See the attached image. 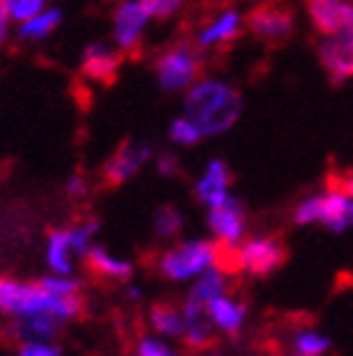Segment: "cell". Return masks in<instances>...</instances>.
I'll return each mask as SVG.
<instances>
[{
	"label": "cell",
	"instance_id": "cell-1",
	"mask_svg": "<svg viewBox=\"0 0 353 356\" xmlns=\"http://www.w3.org/2000/svg\"><path fill=\"white\" fill-rule=\"evenodd\" d=\"M183 109L203 136H217L238 124L243 114V95L238 87L222 79H203L188 89Z\"/></svg>",
	"mask_w": 353,
	"mask_h": 356
},
{
	"label": "cell",
	"instance_id": "cell-2",
	"mask_svg": "<svg viewBox=\"0 0 353 356\" xmlns=\"http://www.w3.org/2000/svg\"><path fill=\"white\" fill-rule=\"evenodd\" d=\"M84 312L82 295L55 297L40 282H20L8 275H0V314L28 317V314H52L60 322L77 319Z\"/></svg>",
	"mask_w": 353,
	"mask_h": 356
},
{
	"label": "cell",
	"instance_id": "cell-3",
	"mask_svg": "<svg viewBox=\"0 0 353 356\" xmlns=\"http://www.w3.org/2000/svg\"><path fill=\"white\" fill-rule=\"evenodd\" d=\"M203 50L190 40H178L161 50L156 57V77L163 92H183L190 89L203 72Z\"/></svg>",
	"mask_w": 353,
	"mask_h": 356
},
{
	"label": "cell",
	"instance_id": "cell-4",
	"mask_svg": "<svg viewBox=\"0 0 353 356\" xmlns=\"http://www.w3.org/2000/svg\"><path fill=\"white\" fill-rule=\"evenodd\" d=\"M222 248L210 240H186L173 245L158 260V273L173 282L198 277L210 267H220Z\"/></svg>",
	"mask_w": 353,
	"mask_h": 356
},
{
	"label": "cell",
	"instance_id": "cell-5",
	"mask_svg": "<svg viewBox=\"0 0 353 356\" xmlns=\"http://www.w3.org/2000/svg\"><path fill=\"white\" fill-rule=\"evenodd\" d=\"M97 218H82L69 228L50 230L47 235V265L55 270V275L69 277L74 273V260L84 257L92 248V238L99 233Z\"/></svg>",
	"mask_w": 353,
	"mask_h": 356
},
{
	"label": "cell",
	"instance_id": "cell-6",
	"mask_svg": "<svg viewBox=\"0 0 353 356\" xmlns=\"http://www.w3.org/2000/svg\"><path fill=\"white\" fill-rule=\"evenodd\" d=\"M232 260L230 270L232 273L252 275V277H270L279 270L289 257L287 245L281 243L274 235H254V238L245 240L243 245L232 248Z\"/></svg>",
	"mask_w": 353,
	"mask_h": 356
},
{
	"label": "cell",
	"instance_id": "cell-7",
	"mask_svg": "<svg viewBox=\"0 0 353 356\" xmlns=\"http://www.w3.org/2000/svg\"><path fill=\"white\" fill-rule=\"evenodd\" d=\"M245 25L254 38L265 42H287L297 28V17L289 6L281 3H260L245 15Z\"/></svg>",
	"mask_w": 353,
	"mask_h": 356
},
{
	"label": "cell",
	"instance_id": "cell-8",
	"mask_svg": "<svg viewBox=\"0 0 353 356\" xmlns=\"http://www.w3.org/2000/svg\"><path fill=\"white\" fill-rule=\"evenodd\" d=\"M149 159H154L151 144H136L129 139L122 141L101 166V184L106 188H119V186L129 184L146 166Z\"/></svg>",
	"mask_w": 353,
	"mask_h": 356
},
{
	"label": "cell",
	"instance_id": "cell-9",
	"mask_svg": "<svg viewBox=\"0 0 353 356\" xmlns=\"http://www.w3.org/2000/svg\"><path fill=\"white\" fill-rule=\"evenodd\" d=\"M208 228L217 238V243H222L225 248H235L243 240L245 228H247V213H245L243 203L230 193L217 206H210Z\"/></svg>",
	"mask_w": 353,
	"mask_h": 356
},
{
	"label": "cell",
	"instance_id": "cell-10",
	"mask_svg": "<svg viewBox=\"0 0 353 356\" xmlns=\"http://www.w3.org/2000/svg\"><path fill=\"white\" fill-rule=\"evenodd\" d=\"M306 13L324 38L353 35V0H306Z\"/></svg>",
	"mask_w": 353,
	"mask_h": 356
},
{
	"label": "cell",
	"instance_id": "cell-11",
	"mask_svg": "<svg viewBox=\"0 0 353 356\" xmlns=\"http://www.w3.org/2000/svg\"><path fill=\"white\" fill-rule=\"evenodd\" d=\"M146 22H149V15H146L144 6L138 0H122L114 10V42L119 47V52L124 55H133L141 44V38H144Z\"/></svg>",
	"mask_w": 353,
	"mask_h": 356
},
{
	"label": "cell",
	"instance_id": "cell-12",
	"mask_svg": "<svg viewBox=\"0 0 353 356\" xmlns=\"http://www.w3.org/2000/svg\"><path fill=\"white\" fill-rule=\"evenodd\" d=\"M316 55L331 84H346L353 79V35L324 38L316 47Z\"/></svg>",
	"mask_w": 353,
	"mask_h": 356
},
{
	"label": "cell",
	"instance_id": "cell-13",
	"mask_svg": "<svg viewBox=\"0 0 353 356\" xmlns=\"http://www.w3.org/2000/svg\"><path fill=\"white\" fill-rule=\"evenodd\" d=\"M181 309H183V339H186V344L195 351L210 349L213 341H215V334H213L215 324H213V319L208 314V305L186 297Z\"/></svg>",
	"mask_w": 353,
	"mask_h": 356
},
{
	"label": "cell",
	"instance_id": "cell-14",
	"mask_svg": "<svg viewBox=\"0 0 353 356\" xmlns=\"http://www.w3.org/2000/svg\"><path fill=\"white\" fill-rule=\"evenodd\" d=\"M122 52H116L114 47L104 42H92L84 47L82 52V74L87 79H94V82L101 84H111L116 77H119V70H122Z\"/></svg>",
	"mask_w": 353,
	"mask_h": 356
},
{
	"label": "cell",
	"instance_id": "cell-15",
	"mask_svg": "<svg viewBox=\"0 0 353 356\" xmlns=\"http://www.w3.org/2000/svg\"><path fill=\"white\" fill-rule=\"evenodd\" d=\"M243 22L245 17L238 10H220L205 22L203 28L195 33L193 42L198 44L200 50H210V47H220L225 42H235L243 33Z\"/></svg>",
	"mask_w": 353,
	"mask_h": 356
},
{
	"label": "cell",
	"instance_id": "cell-16",
	"mask_svg": "<svg viewBox=\"0 0 353 356\" xmlns=\"http://www.w3.org/2000/svg\"><path fill=\"white\" fill-rule=\"evenodd\" d=\"M232 186V171L222 159H213V161L205 166L203 176L198 178L195 184V195L203 200L205 206H217L220 200H225L230 195Z\"/></svg>",
	"mask_w": 353,
	"mask_h": 356
},
{
	"label": "cell",
	"instance_id": "cell-17",
	"mask_svg": "<svg viewBox=\"0 0 353 356\" xmlns=\"http://www.w3.org/2000/svg\"><path fill=\"white\" fill-rule=\"evenodd\" d=\"M319 222L331 233H346L353 228V195L338 188H329L321 193V216Z\"/></svg>",
	"mask_w": 353,
	"mask_h": 356
},
{
	"label": "cell",
	"instance_id": "cell-18",
	"mask_svg": "<svg viewBox=\"0 0 353 356\" xmlns=\"http://www.w3.org/2000/svg\"><path fill=\"white\" fill-rule=\"evenodd\" d=\"M82 260L94 277L114 280V282H126V280L133 277L131 262L124 260V257H116L114 252H109L106 248H101V245H92Z\"/></svg>",
	"mask_w": 353,
	"mask_h": 356
},
{
	"label": "cell",
	"instance_id": "cell-19",
	"mask_svg": "<svg viewBox=\"0 0 353 356\" xmlns=\"http://www.w3.org/2000/svg\"><path fill=\"white\" fill-rule=\"evenodd\" d=\"M62 322L52 314H28L10 324V334L22 341H55L60 337Z\"/></svg>",
	"mask_w": 353,
	"mask_h": 356
},
{
	"label": "cell",
	"instance_id": "cell-20",
	"mask_svg": "<svg viewBox=\"0 0 353 356\" xmlns=\"http://www.w3.org/2000/svg\"><path fill=\"white\" fill-rule=\"evenodd\" d=\"M208 314L220 332H225L227 337H238L245 327V319H247V305L220 295L208 302Z\"/></svg>",
	"mask_w": 353,
	"mask_h": 356
},
{
	"label": "cell",
	"instance_id": "cell-21",
	"mask_svg": "<svg viewBox=\"0 0 353 356\" xmlns=\"http://www.w3.org/2000/svg\"><path fill=\"white\" fill-rule=\"evenodd\" d=\"M149 322L154 332L163 337H183V309L171 300H161L151 305Z\"/></svg>",
	"mask_w": 353,
	"mask_h": 356
},
{
	"label": "cell",
	"instance_id": "cell-22",
	"mask_svg": "<svg viewBox=\"0 0 353 356\" xmlns=\"http://www.w3.org/2000/svg\"><path fill=\"white\" fill-rule=\"evenodd\" d=\"M60 25H62V10L50 8V10H42L35 17L22 22L20 28H17V38L25 40V42H42V40L50 38Z\"/></svg>",
	"mask_w": 353,
	"mask_h": 356
},
{
	"label": "cell",
	"instance_id": "cell-23",
	"mask_svg": "<svg viewBox=\"0 0 353 356\" xmlns=\"http://www.w3.org/2000/svg\"><path fill=\"white\" fill-rule=\"evenodd\" d=\"M331 339L314 327H297L292 332V356H326Z\"/></svg>",
	"mask_w": 353,
	"mask_h": 356
},
{
	"label": "cell",
	"instance_id": "cell-24",
	"mask_svg": "<svg viewBox=\"0 0 353 356\" xmlns=\"http://www.w3.org/2000/svg\"><path fill=\"white\" fill-rule=\"evenodd\" d=\"M225 287H227L225 270H220V267H210V270H205V273L200 275V280L193 284V289L188 292V297L195 302L208 305L210 300L225 295Z\"/></svg>",
	"mask_w": 353,
	"mask_h": 356
},
{
	"label": "cell",
	"instance_id": "cell-25",
	"mask_svg": "<svg viewBox=\"0 0 353 356\" xmlns=\"http://www.w3.org/2000/svg\"><path fill=\"white\" fill-rule=\"evenodd\" d=\"M183 213L176 206H161L154 216V233L158 238H176L183 230Z\"/></svg>",
	"mask_w": 353,
	"mask_h": 356
},
{
	"label": "cell",
	"instance_id": "cell-26",
	"mask_svg": "<svg viewBox=\"0 0 353 356\" xmlns=\"http://www.w3.org/2000/svg\"><path fill=\"white\" fill-rule=\"evenodd\" d=\"M168 136H171V141H176V144H181V146H195L198 141L205 139L203 134H200V129L188 117L173 119L171 129H168Z\"/></svg>",
	"mask_w": 353,
	"mask_h": 356
},
{
	"label": "cell",
	"instance_id": "cell-27",
	"mask_svg": "<svg viewBox=\"0 0 353 356\" xmlns=\"http://www.w3.org/2000/svg\"><path fill=\"white\" fill-rule=\"evenodd\" d=\"M319 216H321V193H316L299 200L292 213V220L297 225H314V222H319Z\"/></svg>",
	"mask_w": 353,
	"mask_h": 356
},
{
	"label": "cell",
	"instance_id": "cell-28",
	"mask_svg": "<svg viewBox=\"0 0 353 356\" xmlns=\"http://www.w3.org/2000/svg\"><path fill=\"white\" fill-rule=\"evenodd\" d=\"M10 13V20H17V22H25L30 17H35L38 13H42V6L44 0H3Z\"/></svg>",
	"mask_w": 353,
	"mask_h": 356
},
{
	"label": "cell",
	"instance_id": "cell-29",
	"mask_svg": "<svg viewBox=\"0 0 353 356\" xmlns=\"http://www.w3.org/2000/svg\"><path fill=\"white\" fill-rule=\"evenodd\" d=\"M144 6L146 15L149 17H158V20H168L171 15H176L183 8L186 0H138Z\"/></svg>",
	"mask_w": 353,
	"mask_h": 356
},
{
	"label": "cell",
	"instance_id": "cell-30",
	"mask_svg": "<svg viewBox=\"0 0 353 356\" xmlns=\"http://www.w3.org/2000/svg\"><path fill=\"white\" fill-rule=\"evenodd\" d=\"M17 356H62V349L50 341H22Z\"/></svg>",
	"mask_w": 353,
	"mask_h": 356
},
{
	"label": "cell",
	"instance_id": "cell-31",
	"mask_svg": "<svg viewBox=\"0 0 353 356\" xmlns=\"http://www.w3.org/2000/svg\"><path fill=\"white\" fill-rule=\"evenodd\" d=\"M156 168H158V173L163 178H176L183 173V166H181V161H178V156L171 154V151L158 154V159H156Z\"/></svg>",
	"mask_w": 353,
	"mask_h": 356
},
{
	"label": "cell",
	"instance_id": "cell-32",
	"mask_svg": "<svg viewBox=\"0 0 353 356\" xmlns=\"http://www.w3.org/2000/svg\"><path fill=\"white\" fill-rule=\"evenodd\" d=\"M89 193V178L84 173H72L65 184V195L72 200H82Z\"/></svg>",
	"mask_w": 353,
	"mask_h": 356
},
{
	"label": "cell",
	"instance_id": "cell-33",
	"mask_svg": "<svg viewBox=\"0 0 353 356\" xmlns=\"http://www.w3.org/2000/svg\"><path fill=\"white\" fill-rule=\"evenodd\" d=\"M138 356H176L171 346H166L161 339L154 337H144L138 341Z\"/></svg>",
	"mask_w": 353,
	"mask_h": 356
},
{
	"label": "cell",
	"instance_id": "cell-34",
	"mask_svg": "<svg viewBox=\"0 0 353 356\" xmlns=\"http://www.w3.org/2000/svg\"><path fill=\"white\" fill-rule=\"evenodd\" d=\"M329 188H338V191H343V193L353 195V168L346 173H338L336 178H331V181H329Z\"/></svg>",
	"mask_w": 353,
	"mask_h": 356
},
{
	"label": "cell",
	"instance_id": "cell-35",
	"mask_svg": "<svg viewBox=\"0 0 353 356\" xmlns=\"http://www.w3.org/2000/svg\"><path fill=\"white\" fill-rule=\"evenodd\" d=\"M8 30H10V13H8L6 3L0 0V50H3V44L8 40Z\"/></svg>",
	"mask_w": 353,
	"mask_h": 356
},
{
	"label": "cell",
	"instance_id": "cell-36",
	"mask_svg": "<svg viewBox=\"0 0 353 356\" xmlns=\"http://www.w3.org/2000/svg\"><path fill=\"white\" fill-rule=\"evenodd\" d=\"M126 295H129V300H141V289H138V287H129Z\"/></svg>",
	"mask_w": 353,
	"mask_h": 356
},
{
	"label": "cell",
	"instance_id": "cell-37",
	"mask_svg": "<svg viewBox=\"0 0 353 356\" xmlns=\"http://www.w3.org/2000/svg\"><path fill=\"white\" fill-rule=\"evenodd\" d=\"M0 356H3V354H0Z\"/></svg>",
	"mask_w": 353,
	"mask_h": 356
}]
</instances>
